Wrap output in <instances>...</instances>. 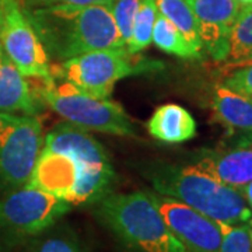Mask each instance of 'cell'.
Segmentation results:
<instances>
[{"mask_svg":"<svg viewBox=\"0 0 252 252\" xmlns=\"http://www.w3.org/2000/svg\"><path fill=\"white\" fill-rule=\"evenodd\" d=\"M212 108L217 122L225 127L252 132V97L219 86L213 93Z\"/></svg>","mask_w":252,"mask_h":252,"instance_id":"obj_16","label":"cell"},{"mask_svg":"<svg viewBox=\"0 0 252 252\" xmlns=\"http://www.w3.org/2000/svg\"><path fill=\"white\" fill-rule=\"evenodd\" d=\"M36 6H55V4H111L112 0H28Z\"/></svg>","mask_w":252,"mask_h":252,"instance_id":"obj_25","label":"cell"},{"mask_svg":"<svg viewBox=\"0 0 252 252\" xmlns=\"http://www.w3.org/2000/svg\"><path fill=\"white\" fill-rule=\"evenodd\" d=\"M152 42H154V45L165 54L175 55L184 59L200 58V52L190 45L188 39L181 34L180 30L160 13L157 14L154 23Z\"/></svg>","mask_w":252,"mask_h":252,"instance_id":"obj_18","label":"cell"},{"mask_svg":"<svg viewBox=\"0 0 252 252\" xmlns=\"http://www.w3.org/2000/svg\"><path fill=\"white\" fill-rule=\"evenodd\" d=\"M168 228L187 252H220V223L177 199L153 193Z\"/></svg>","mask_w":252,"mask_h":252,"instance_id":"obj_10","label":"cell"},{"mask_svg":"<svg viewBox=\"0 0 252 252\" xmlns=\"http://www.w3.org/2000/svg\"><path fill=\"white\" fill-rule=\"evenodd\" d=\"M149 133L164 143H184L196 135V121L178 104H164L147 122Z\"/></svg>","mask_w":252,"mask_h":252,"instance_id":"obj_15","label":"cell"},{"mask_svg":"<svg viewBox=\"0 0 252 252\" xmlns=\"http://www.w3.org/2000/svg\"><path fill=\"white\" fill-rule=\"evenodd\" d=\"M154 3L158 13L171 21L180 30L181 34L188 39L189 44L200 52L203 48L199 36L198 21L187 0H154Z\"/></svg>","mask_w":252,"mask_h":252,"instance_id":"obj_19","label":"cell"},{"mask_svg":"<svg viewBox=\"0 0 252 252\" xmlns=\"http://www.w3.org/2000/svg\"><path fill=\"white\" fill-rule=\"evenodd\" d=\"M240 4H241V7H247V6H252V0H237Z\"/></svg>","mask_w":252,"mask_h":252,"instance_id":"obj_27","label":"cell"},{"mask_svg":"<svg viewBox=\"0 0 252 252\" xmlns=\"http://www.w3.org/2000/svg\"><path fill=\"white\" fill-rule=\"evenodd\" d=\"M36 97L66 122L102 133L136 137L135 126L124 108L108 99L91 97L73 84L49 77H30Z\"/></svg>","mask_w":252,"mask_h":252,"instance_id":"obj_4","label":"cell"},{"mask_svg":"<svg viewBox=\"0 0 252 252\" xmlns=\"http://www.w3.org/2000/svg\"><path fill=\"white\" fill-rule=\"evenodd\" d=\"M44 142L45 149L69 154L77 162L79 175L70 205L95 203L111 192L115 171L105 147L87 129L61 122L48 132Z\"/></svg>","mask_w":252,"mask_h":252,"instance_id":"obj_5","label":"cell"},{"mask_svg":"<svg viewBox=\"0 0 252 252\" xmlns=\"http://www.w3.org/2000/svg\"><path fill=\"white\" fill-rule=\"evenodd\" d=\"M135 56L126 46L91 51L51 66V74L91 97L108 99L115 83L121 79L161 67V63Z\"/></svg>","mask_w":252,"mask_h":252,"instance_id":"obj_6","label":"cell"},{"mask_svg":"<svg viewBox=\"0 0 252 252\" xmlns=\"http://www.w3.org/2000/svg\"><path fill=\"white\" fill-rule=\"evenodd\" d=\"M28 252H87L77 234L67 225H51L34 235Z\"/></svg>","mask_w":252,"mask_h":252,"instance_id":"obj_20","label":"cell"},{"mask_svg":"<svg viewBox=\"0 0 252 252\" xmlns=\"http://www.w3.org/2000/svg\"><path fill=\"white\" fill-rule=\"evenodd\" d=\"M228 69L252 63V6L241 7L228 32V51L225 56Z\"/></svg>","mask_w":252,"mask_h":252,"instance_id":"obj_17","label":"cell"},{"mask_svg":"<svg viewBox=\"0 0 252 252\" xmlns=\"http://www.w3.org/2000/svg\"><path fill=\"white\" fill-rule=\"evenodd\" d=\"M233 70L234 72L230 73L223 86L247 97H252V63Z\"/></svg>","mask_w":252,"mask_h":252,"instance_id":"obj_24","label":"cell"},{"mask_svg":"<svg viewBox=\"0 0 252 252\" xmlns=\"http://www.w3.org/2000/svg\"><path fill=\"white\" fill-rule=\"evenodd\" d=\"M140 4L142 0H112V3L109 4L111 14L114 17V21L117 24L118 31L125 46L132 35L133 21Z\"/></svg>","mask_w":252,"mask_h":252,"instance_id":"obj_23","label":"cell"},{"mask_svg":"<svg viewBox=\"0 0 252 252\" xmlns=\"http://www.w3.org/2000/svg\"><path fill=\"white\" fill-rule=\"evenodd\" d=\"M70 207L67 200L27 185L0 199V228L14 235L34 237L54 225Z\"/></svg>","mask_w":252,"mask_h":252,"instance_id":"obj_8","label":"cell"},{"mask_svg":"<svg viewBox=\"0 0 252 252\" xmlns=\"http://www.w3.org/2000/svg\"><path fill=\"white\" fill-rule=\"evenodd\" d=\"M198 21L199 36L217 62H224L228 51V32L238 16L241 4L237 0H187Z\"/></svg>","mask_w":252,"mask_h":252,"instance_id":"obj_11","label":"cell"},{"mask_svg":"<svg viewBox=\"0 0 252 252\" xmlns=\"http://www.w3.org/2000/svg\"><path fill=\"white\" fill-rule=\"evenodd\" d=\"M38 117L0 111V185L4 189L27 187L44 146Z\"/></svg>","mask_w":252,"mask_h":252,"instance_id":"obj_7","label":"cell"},{"mask_svg":"<svg viewBox=\"0 0 252 252\" xmlns=\"http://www.w3.org/2000/svg\"><path fill=\"white\" fill-rule=\"evenodd\" d=\"M157 14H158V10L154 0H142V4L137 10L135 21H133L132 35H130L129 42L126 44V49L130 54L137 55L152 44L154 23H156Z\"/></svg>","mask_w":252,"mask_h":252,"instance_id":"obj_21","label":"cell"},{"mask_svg":"<svg viewBox=\"0 0 252 252\" xmlns=\"http://www.w3.org/2000/svg\"><path fill=\"white\" fill-rule=\"evenodd\" d=\"M77 162L69 154L45 149L36 158L28 187L38 188L69 202L77 182Z\"/></svg>","mask_w":252,"mask_h":252,"instance_id":"obj_12","label":"cell"},{"mask_svg":"<svg viewBox=\"0 0 252 252\" xmlns=\"http://www.w3.org/2000/svg\"><path fill=\"white\" fill-rule=\"evenodd\" d=\"M42 109L44 102L0 45V111L36 117Z\"/></svg>","mask_w":252,"mask_h":252,"instance_id":"obj_14","label":"cell"},{"mask_svg":"<svg viewBox=\"0 0 252 252\" xmlns=\"http://www.w3.org/2000/svg\"><path fill=\"white\" fill-rule=\"evenodd\" d=\"M1 26H3V9L0 4V32H1Z\"/></svg>","mask_w":252,"mask_h":252,"instance_id":"obj_28","label":"cell"},{"mask_svg":"<svg viewBox=\"0 0 252 252\" xmlns=\"http://www.w3.org/2000/svg\"><path fill=\"white\" fill-rule=\"evenodd\" d=\"M220 252H252V228L250 225L220 223Z\"/></svg>","mask_w":252,"mask_h":252,"instance_id":"obj_22","label":"cell"},{"mask_svg":"<svg viewBox=\"0 0 252 252\" xmlns=\"http://www.w3.org/2000/svg\"><path fill=\"white\" fill-rule=\"evenodd\" d=\"M241 193L244 195V198H245V200H247V203H248L252 209V181L250 182V184H247V185L244 187V189L241 190Z\"/></svg>","mask_w":252,"mask_h":252,"instance_id":"obj_26","label":"cell"},{"mask_svg":"<svg viewBox=\"0 0 252 252\" xmlns=\"http://www.w3.org/2000/svg\"><path fill=\"white\" fill-rule=\"evenodd\" d=\"M149 178L158 195L170 196L199 213L224 224H241L252 219L244 195L192 165L157 164Z\"/></svg>","mask_w":252,"mask_h":252,"instance_id":"obj_2","label":"cell"},{"mask_svg":"<svg viewBox=\"0 0 252 252\" xmlns=\"http://www.w3.org/2000/svg\"><path fill=\"white\" fill-rule=\"evenodd\" d=\"M3 26L0 45L26 77H49V56L27 16L16 0H0Z\"/></svg>","mask_w":252,"mask_h":252,"instance_id":"obj_9","label":"cell"},{"mask_svg":"<svg viewBox=\"0 0 252 252\" xmlns=\"http://www.w3.org/2000/svg\"><path fill=\"white\" fill-rule=\"evenodd\" d=\"M95 216L133 252H187L161 216L153 193L109 192L95 202Z\"/></svg>","mask_w":252,"mask_h":252,"instance_id":"obj_3","label":"cell"},{"mask_svg":"<svg viewBox=\"0 0 252 252\" xmlns=\"http://www.w3.org/2000/svg\"><path fill=\"white\" fill-rule=\"evenodd\" d=\"M195 165L215 180L241 192L252 181V144L203 152Z\"/></svg>","mask_w":252,"mask_h":252,"instance_id":"obj_13","label":"cell"},{"mask_svg":"<svg viewBox=\"0 0 252 252\" xmlns=\"http://www.w3.org/2000/svg\"><path fill=\"white\" fill-rule=\"evenodd\" d=\"M46 54L64 62L98 49L125 46L109 4H55L26 10Z\"/></svg>","mask_w":252,"mask_h":252,"instance_id":"obj_1","label":"cell"}]
</instances>
